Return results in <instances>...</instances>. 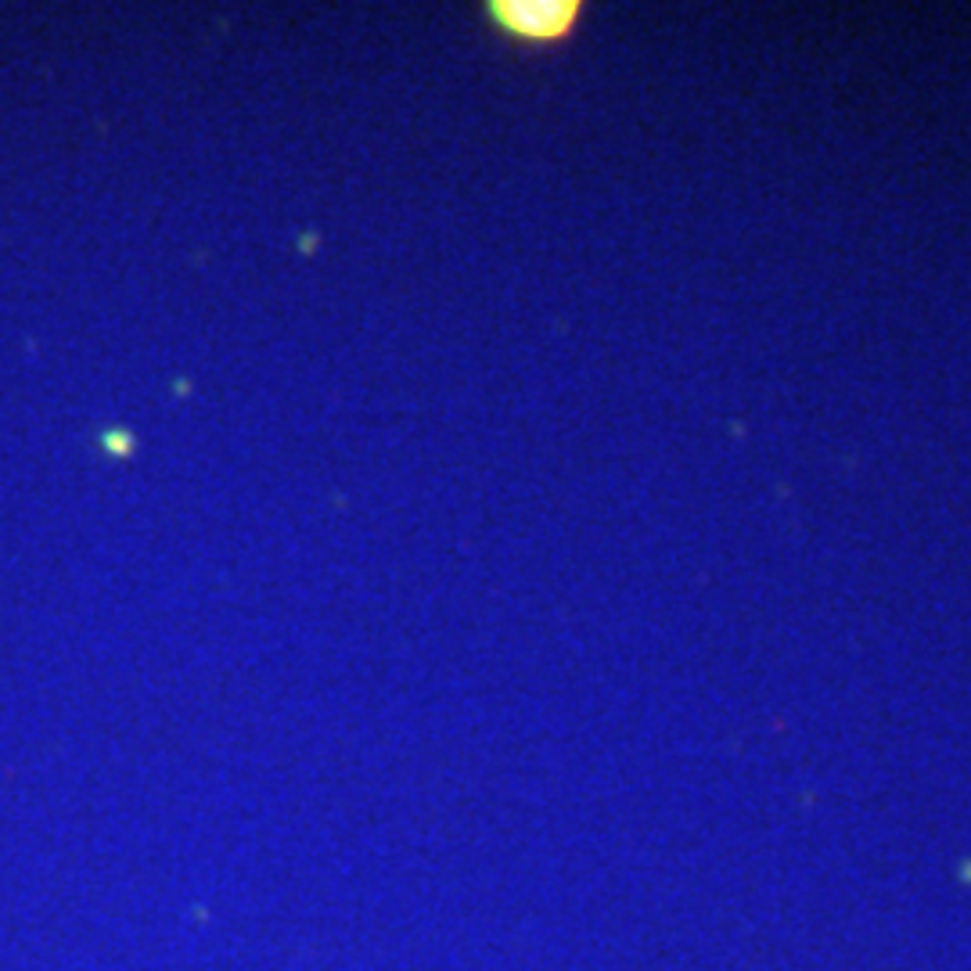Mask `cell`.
<instances>
[{"mask_svg":"<svg viewBox=\"0 0 971 971\" xmlns=\"http://www.w3.org/2000/svg\"><path fill=\"white\" fill-rule=\"evenodd\" d=\"M580 4H558V0H543V4H493L497 22L532 44H547L558 40L572 29Z\"/></svg>","mask_w":971,"mask_h":971,"instance_id":"obj_1","label":"cell"}]
</instances>
